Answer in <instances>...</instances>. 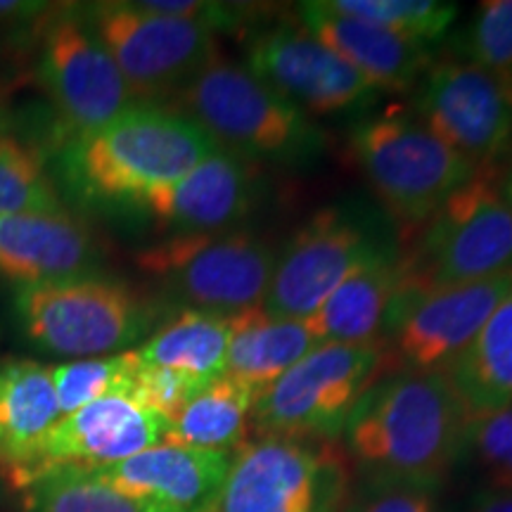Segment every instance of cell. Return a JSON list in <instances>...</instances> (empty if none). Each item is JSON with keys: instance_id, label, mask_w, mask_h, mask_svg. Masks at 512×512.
<instances>
[{"instance_id": "6da1fadb", "label": "cell", "mask_w": 512, "mask_h": 512, "mask_svg": "<svg viewBox=\"0 0 512 512\" xmlns=\"http://www.w3.org/2000/svg\"><path fill=\"white\" fill-rule=\"evenodd\" d=\"M467 411L441 370H396L356 401L342 439L361 482L434 491L458 465Z\"/></svg>"}, {"instance_id": "7a4b0ae2", "label": "cell", "mask_w": 512, "mask_h": 512, "mask_svg": "<svg viewBox=\"0 0 512 512\" xmlns=\"http://www.w3.org/2000/svg\"><path fill=\"white\" fill-rule=\"evenodd\" d=\"M216 150L214 138L185 114L136 102L107 124L67 138L60 169L88 200L140 204Z\"/></svg>"}, {"instance_id": "3957f363", "label": "cell", "mask_w": 512, "mask_h": 512, "mask_svg": "<svg viewBox=\"0 0 512 512\" xmlns=\"http://www.w3.org/2000/svg\"><path fill=\"white\" fill-rule=\"evenodd\" d=\"M178 110L223 150L247 162L306 166L325 147V133L245 64L214 57L176 95Z\"/></svg>"}, {"instance_id": "277c9868", "label": "cell", "mask_w": 512, "mask_h": 512, "mask_svg": "<svg viewBox=\"0 0 512 512\" xmlns=\"http://www.w3.org/2000/svg\"><path fill=\"white\" fill-rule=\"evenodd\" d=\"M351 152L370 190L406 233L425 226L479 171L403 107L361 121L351 131Z\"/></svg>"}, {"instance_id": "5b68a950", "label": "cell", "mask_w": 512, "mask_h": 512, "mask_svg": "<svg viewBox=\"0 0 512 512\" xmlns=\"http://www.w3.org/2000/svg\"><path fill=\"white\" fill-rule=\"evenodd\" d=\"M15 313L24 337L57 356L98 358L131 351L155 325V309L119 280L19 285Z\"/></svg>"}, {"instance_id": "8992f818", "label": "cell", "mask_w": 512, "mask_h": 512, "mask_svg": "<svg viewBox=\"0 0 512 512\" xmlns=\"http://www.w3.org/2000/svg\"><path fill=\"white\" fill-rule=\"evenodd\" d=\"M384 344H320L254 399L261 439L337 441L356 401L380 377Z\"/></svg>"}, {"instance_id": "52a82bcc", "label": "cell", "mask_w": 512, "mask_h": 512, "mask_svg": "<svg viewBox=\"0 0 512 512\" xmlns=\"http://www.w3.org/2000/svg\"><path fill=\"white\" fill-rule=\"evenodd\" d=\"M512 275V207L482 169L420 228L401 280L420 287L482 283Z\"/></svg>"}, {"instance_id": "ba28073f", "label": "cell", "mask_w": 512, "mask_h": 512, "mask_svg": "<svg viewBox=\"0 0 512 512\" xmlns=\"http://www.w3.org/2000/svg\"><path fill=\"white\" fill-rule=\"evenodd\" d=\"M143 273L190 309L235 316L264 304L278 252L245 230L171 235L136 256Z\"/></svg>"}, {"instance_id": "9c48e42d", "label": "cell", "mask_w": 512, "mask_h": 512, "mask_svg": "<svg viewBox=\"0 0 512 512\" xmlns=\"http://www.w3.org/2000/svg\"><path fill=\"white\" fill-rule=\"evenodd\" d=\"M349 458L335 441L259 439L233 453L216 512H339Z\"/></svg>"}, {"instance_id": "30bf717a", "label": "cell", "mask_w": 512, "mask_h": 512, "mask_svg": "<svg viewBox=\"0 0 512 512\" xmlns=\"http://www.w3.org/2000/svg\"><path fill=\"white\" fill-rule=\"evenodd\" d=\"M389 249H396L389 228L368 209H320L278 254L261 309L273 318H311L354 268Z\"/></svg>"}, {"instance_id": "8fae6325", "label": "cell", "mask_w": 512, "mask_h": 512, "mask_svg": "<svg viewBox=\"0 0 512 512\" xmlns=\"http://www.w3.org/2000/svg\"><path fill=\"white\" fill-rule=\"evenodd\" d=\"M83 15L112 55L136 102L176 98L219 57L209 27L157 15L133 0L86 5Z\"/></svg>"}, {"instance_id": "7c38bea8", "label": "cell", "mask_w": 512, "mask_h": 512, "mask_svg": "<svg viewBox=\"0 0 512 512\" xmlns=\"http://www.w3.org/2000/svg\"><path fill=\"white\" fill-rule=\"evenodd\" d=\"M36 74L60 112L67 138L93 131L136 105L81 8L57 5L38 22Z\"/></svg>"}, {"instance_id": "4fadbf2b", "label": "cell", "mask_w": 512, "mask_h": 512, "mask_svg": "<svg viewBox=\"0 0 512 512\" xmlns=\"http://www.w3.org/2000/svg\"><path fill=\"white\" fill-rule=\"evenodd\" d=\"M510 290L512 275L448 287H420L399 278L382 328L399 370H444Z\"/></svg>"}, {"instance_id": "5bb4252c", "label": "cell", "mask_w": 512, "mask_h": 512, "mask_svg": "<svg viewBox=\"0 0 512 512\" xmlns=\"http://www.w3.org/2000/svg\"><path fill=\"white\" fill-rule=\"evenodd\" d=\"M169 420L131 396H107L62 415L22 465L10 470L15 489H29L57 470H95L162 444Z\"/></svg>"}, {"instance_id": "9a60e30c", "label": "cell", "mask_w": 512, "mask_h": 512, "mask_svg": "<svg viewBox=\"0 0 512 512\" xmlns=\"http://www.w3.org/2000/svg\"><path fill=\"white\" fill-rule=\"evenodd\" d=\"M247 69L299 110L320 117L356 110L377 93L351 64L292 19L256 31L247 46Z\"/></svg>"}, {"instance_id": "2e32d148", "label": "cell", "mask_w": 512, "mask_h": 512, "mask_svg": "<svg viewBox=\"0 0 512 512\" xmlns=\"http://www.w3.org/2000/svg\"><path fill=\"white\" fill-rule=\"evenodd\" d=\"M418 117L477 169L501 155L512 138L510 98L494 76L472 62H441L427 69Z\"/></svg>"}, {"instance_id": "e0dca14e", "label": "cell", "mask_w": 512, "mask_h": 512, "mask_svg": "<svg viewBox=\"0 0 512 512\" xmlns=\"http://www.w3.org/2000/svg\"><path fill=\"white\" fill-rule=\"evenodd\" d=\"M230 463L233 453L162 441L119 463L86 472L155 512H200L214 505Z\"/></svg>"}, {"instance_id": "ac0fdd59", "label": "cell", "mask_w": 512, "mask_h": 512, "mask_svg": "<svg viewBox=\"0 0 512 512\" xmlns=\"http://www.w3.org/2000/svg\"><path fill=\"white\" fill-rule=\"evenodd\" d=\"M254 200L252 164L219 147L178 181L152 190L138 207L171 235H197L230 230L245 219Z\"/></svg>"}, {"instance_id": "d6986e66", "label": "cell", "mask_w": 512, "mask_h": 512, "mask_svg": "<svg viewBox=\"0 0 512 512\" xmlns=\"http://www.w3.org/2000/svg\"><path fill=\"white\" fill-rule=\"evenodd\" d=\"M102 254L93 233L67 209L0 216V275L19 285L91 278Z\"/></svg>"}, {"instance_id": "ffe728a7", "label": "cell", "mask_w": 512, "mask_h": 512, "mask_svg": "<svg viewBox=\"0 0 512 512\" xmlns=\"http://www.w3.org/2000/svg\"><path fill=\"white\" fill-rule=\"evenodd\" d=\"M297 8L302 27L351 64L375 91L406 93L430 69L427 46L408 41L380 24L339 12L328 0H309Z\"/></svg>"}, {"instance_id": "44dd1931", "label": "cell", "mask_w": 512, "mask_h": 512, "mask_svg": "<svg viewBox=\"0 0 512 512\" xmlns=\"http://www.w3.org/2000/svg\"><path fill=\"white\" fill-rule=\"evenodd\" d=\"M401 278L399 249H389L363 261L349 278L325 299L309 320L320 344L382 342L389 302Z\"/></svg>"}, {"instance_id": "7402d4cb", "label": "cell", "mask_w": 512, "mask_h": 512, "mask_svg": "<svg viewBox=\"0 0 512 512\" xmlns=\"http://www.w3.org/2000/svg\"><path fill=\"white\" fill-rule=\"evenodd\" d=\"M228 318L226 377L252 387L256 396L320 347L306 318H273L261 306Z\"/></svg>"}, {"instance_id": "603a6c76", "label": "cell", "mask_w": 512, "mask_h": 512, "mask_svg": "<svg viewBox=\"0 0 512 512\" xmlns=\"http://www.w3.org/2000/svg\"><path fill=\"white\" fill-rule=\"evenodd\" d=\"M62 418L50 368L27 358L0 361V472L27 460Z\"/></svg>"}, {"instance_id": "cb8c5ba5", "label": "cell", "mask_w": 512, "mask_h": 512, "mask_svg": "<svg viewBox=\"0 0 512 512\" xmlns=\"http://www.w3.org/2000/svg\"><path fill=\"white\" fill-rule=\"evenodd\" d=\"M441 373L448 377L467 415L512 406V290Z\"/></svg>"}, {"instance_id": "d4e9b609", "label": "cell", "mask_w": 512, "mask_h": 512, "mask_svg": "<svg viewBox=\"0 0 512 512\" xmlns=\"http://www.w3.org/2000/svg\"><path fill=\"white\" fill-rule=\"evenodd\" d=\"M230 318L185 309L136 349L140 366L171 368L216 382L226 377Z\"/></svg>"}, {"instance_id": "484cf974", "label": "cell", "mask_w": 512, "mask_h": 512, "mask_svg": "<svg viewBox=\"0 0 512 512\" xmlns=\"http://www.w3.org/2000/svg\"><path fill=\"white\" fill-rule=\"evenodd\" d=\"M256 392L233 377L211 382L169 422L164 444L235 453L252 430Z\"/></svg>"}, {"instance_id": "4316f807", "label": "cell", "mask_w": 512, "mask_h": 512, "mask_svg": "<svg viewBox=\"0 0 512 512\" xmlns=\"http://www.w3.org/2000/svg\"><path fill=\"white\" fill-rule=\"evenodd\" d=\"M60 209V192L43 152L27 140L0 133V216Z\"/></svg>"}, {"instance_id": "83f0119b", "label": "cell", "mask_w": 512, "mask_h": 512, "mask_svg": "<svg viewBox=\"0 0 512 512\" xmlns=\"http://www.w3.org/2000/svg\"><path fill=\"white\" fill-rule=\"evenodd\" d=\"M48 368L57 406L62 415H67L107 396H131L140 361L136 349H131L112 356L76 358Z\"/></svg>"}, {"instance_id": "f1b7e54d", "label": "cell", "mask_w": 512, "mask_h": 512, "mask_svg": "<svg viewBox=\"0 0 512 512\" xmlns=\"http://www.w3.org/2000/svg\"><path fill=\"white\" fill-rule=\"evenodd\" d=\"M24 491L29 512H155L86 470H57Z\"/></svg>"}, {"instance_id": "f546056e", "label": "cell", "mask_w": 512, "mask_h": 512, "mask_svg": "<svg viewBox=\"0 0 512 512\" xmlns=\"http://www.w3.org/2000/svg\"><path fill=\"white\" fill-rule=\"evenodd\" d=\"M328 3L339 12L380 24L420 46L439 41L458 17L456 3H439V0H328Z\"/></svg>"}, {"instance_id": "4dcf8cb0", "label": "cell", "mask_w": 512, "mask_h": 512, "mask_svg": "<svg viewBox=\"0 0 512 512\" xmlns=\"http://www.w3.org/2000/svg\"><path fill=\"white\" fill-rule=\"evenodd\" d=\"M475 467L484 489L512 494V406L467 415L458 463Z\"/></svg>"}, {"instance_id": "1f68e13d", "label": "cell", "mask_w": 512, "mask_h": 512, "mask_svg": "<svg viewBox=\"0 0 512 512\" xmlns=\"http://www.w3.org/2000/svg\"><path fill=\"white\" fill-rule=\"evenodd\" d=\"M460 53L501 83L512 102V0H484L460 38Z\"/></svg>"}, {"instance_id": "d6a6232c", "label": "cell", "mask_w": 512, "mask_h": 512, "mask_svg": "<svg viewBox=\"0 0 512 512\" xmlns=\"http://www.w3.org/2000/svg\"><path fill=\"white\" fill-rule=\"evenodd\" d=\"M209 384L211 382H204L200 377L178 373V370L171 368L140 366L136 380H133L131 399L143 403L145 408L171 422Z\"/></svg>"}, {"instance_id": "836d02e7", "label": "cell", "mask_w": 512, "mask_h": 512, "mask_svg": "<svg viewBox=\"0 0 512 512\" xmlns=\"http://www.w3.org/2000/svg\"><path fill=\"white\" fill-rule=\"evenodd\" d=\"M339 512H437L430 491L399 484L361 482Z\"/></svg>"}, {"instance_id": "e575fe53", "label": "cell", "mask_w": 512, "mask_h": 512, "mask_svg": "<svg viewBox=\"0 0 512 512\" xmlns=\"http://www.w3.org/2000/svg\"><path fill=\"white\" fill-rule=\"evenodd\" d=\"M55 8L57 5L53 3H36V0H0V24L17 27V24L41 22Z\"/></svg>"}, {"instance_id": "d590c367", "label": "cell", "mask_w": 512, "mask_h": 512, "mask_svg": "<svg viewBox=\"0 0 512 512\" xmlns=\"http://www.w3.org/2000/svg\"><path fill=\"white\" fill-rule=\"evenodd\" d=\"M460 512H512V494L479 489L467 498V503Z\"/></svg>"}, {"instance_id": "8d00e7d4", "label": "cell", "mask_w": 512, "mask_h": 512, "mask_svg": "<svg viewBox=\"0 0 512 512\" xmlns=\"http://www.w3.org/2000/svg\"><path fill=\"white\" fill-rule=\"evenodd\" d=\"M0 29H5L3 24H0ZM15 46H17V43L12 41V38H10L8 34H5V31H0V62H5V57H8V53H10V50L15 48Z\"/></svg>"}, {"instance_id": "74e56055", "label": "cell", "mask_w": 512, "mask_h": 512, "mask_svg": "<svg viewBox=\"0 0 512 512\" xmlns=\"http://www.w3.org/2000/svg\"><path fill=\"white\" fill-rule=\"evenodd\" d=\"M501 192H503L505 202H508L510 207H512V169L508 171V176H505V181H503V185H501Z\"/></svg>"}, {"instance_id": "f35d334b", "label": "cell", "mask_w": 512, "mask_h": 512, "mask_svg": "<svg viewBox=\"0 0 512 512\" xmlns=\"http://www.w3.org/2000/svg\"><path fill=\"white\" fill-rule=\"evenodd\" d=\"M200 512H216V510H214V505H209V508H204V510H200Z\"/></svg>"}, {"instance_id": "ab89813d", "label": "cell", "mask_w": 512, "mask_h": 512, "mask_svg": "<svg viewBox=\"0 0 512 512\" xmlns=\"http://www.w3.org/2000/svg\"><path fill=\"white\" fill-rule=\"evenodd\" d=\"M0 121H3V102H0Z\"/></svg>"}]
</instances>
